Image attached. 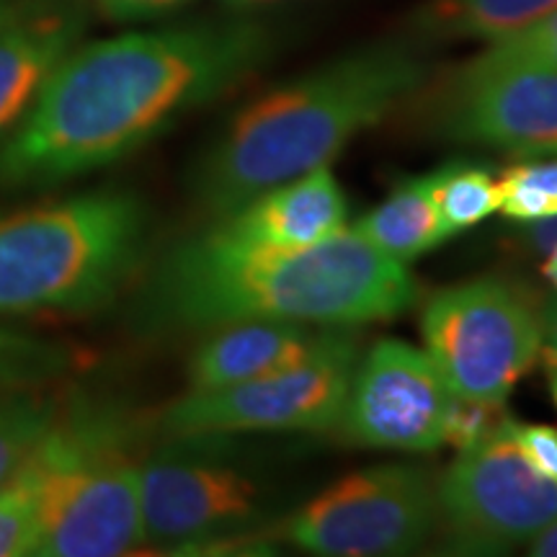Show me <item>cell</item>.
Here are the masks:
<instances>
[{
    "label": "cell",
    "mask_w": 557,
    "mask_h": 557,
    "mask_svg": "<svg viewBox=\"0 0 557 557\" xmlns=\"http://www.w3.org/2000/svg\"><path fill=\"white\" fill-rule=\"evenodd\" d=\"M269 52L271 34L250 18L78 45L0 139V189H52L107 169L240 86Z\"/></svg>",
    "instance_id": "cell-1"
},
{
    "label": "cell",
    "mask_w": 557,
    "mask_h": 557,
    "mask_svg": "<svg viewBox=\"0 0 557 557\" xmlns=\"http://www.w3.org/2000/svg\"><path fill=\"white\" fill-rule=\"evenodd\" d=\"M416 297L406 263L354 230L305 248H250L205 227L143 276L129 320L145 336L207 333L243 320L361 325L400 315Z\"/></svg>",
    "instance_id": "cell-2"
},
{
    "label": "cell",
    "mask_w": 557,
    "mask_h": 557,
    "mask_svg": "<svg viewBox=\"0 0 557 557\" xmlns=\"http://www.w3.org/2000/svg\"><path fill=\"white\" fill-rule=\"evenodd\" d=\"M426 67L403 45L351 52L246 103L191 173L209 220L329 165L361 132L413 96Z\"/></svg>",
    "instance_id": "cell-3"
},
{
    "label": "cell",
    "mask_w": 557,
    "mask_h": 557,
    "mask_svg": "<svg viewBox=\"0 0 557 557\" xmlns=\"http://www.w3.org/2000/svg\"><path fill=\"white\" fill-rule=\"evenodd\" d=\"M150 248V212L99 189L0 214V315L94 312L122 295Z\"/></svg>",
    "instance_id": "cell-4"
},
{
    "label": "cell",
    "mask_w": 557,
    "mask_h": 557,
    "mask_svg": "<svg viewBox=\"0 0 557 557\" xmlns=\"http://www.w3.org/2000/svg\"><path fill=\"white\" fill-rule=\"evenodd\" d=\"M156 426L127 403L65 398L39 444L45 472L34 557H114L145 545L143 459Z\"/></svg>",
    "instance_id": "cell-5"
},
{
    "label": "cell",
    "mask_w": 557,
    "mask_h": 557,
    "mask_svg": "<svg viewBox=\"0 0 557 557\" xmlns=\"http://www.w3.org/2000/svg\"><path fill=\"white\" fill-rule=\"evenodd\" d=\"M240 436L156 434L139 478L145 545L160 553L267 545L274 480Z\"/></svg>",
    "instance_id": "cell-6"
},
{
    "label": "cell",
    "mask_w": 557,
    "mask_h": 557,
    "mask_svg": "<svg viewBox=\"0 0 557 557\" xmlns=\"http://www.w3.org/2000/svg\"><path fill=\"white\" fill-rule=\"evenodd\" d=\"M421 333L455 398L506 403L542 357L540 302L496 276L436 292L421 312Z\"/></svg>",
    "instance_id": "cell-7"
},
{
    "label": "cell",
    "mask_w": 557,
    "mask_h": 557,
    "mask_svg": "<svg viewBox=\"0 0 557 557\" xmlns=\"http://www.w3.org/2000/svg\"><path fill=\"white\" fill-rule=\"evenodd\" d=\"M359 359L361 346L354 333L325 331L295 367L233 387L186 389L152 416V426L158 436L329 431L338 426Z\"/></svg>",
    "instance_id": "cell-8"
},
{
    "label": "cell",
    "mask_w": 557,
    "mask_h": 557,
    "mask_svg": "<svg viewBox=\"0 0 557 557\" xmlns=\"http://www.w3.org/2000/svg\"><path fill=\"white\" fill-rule=\"evenodd\" d=\"M438 527L436 485L416 465H374L341 478L267 532L323 557L410 555Z\"/></svg>",
    "instance_id": "cell-9"
},
{
    "label": "cell",
    "mask_w": 557,
    "mask_h": 557,
    "mask_svg": "<svg viewBox=\"0 0 557 557\" xmlns=\"http://www.w3.org/2000/svg\"><path fill=\"white\" fill-rule=\"evenodd\" d=\"M513 423L506 416L496 431L459 449L436 485L438 524L457 549L498 553L557 519V480L529 462Z\"/></svg>",
    "instance_id": "cell-10"
},
{
    "label": "cell",
    "mask_w": 557,
    "mask_h": 557,
    "mask_svg": "<svg viewBox=\"0 0 557 557\" xmlns=\"http://www.w3.org/2000/svg\"><path fill=\"white\" fill-rule=\"evenodd\" d=\"M451 389L426 351L382 338L359 359L338 426L357 447L431 451L444 444Z\"/></svg>",
    "instance_id": "cell-11"
},
{
    "label": "cell",
    "mask_w": 557,
    "mask_h": 557,
    "mask_svg": "<svg viewBox=\"0 0 557 557\" xmlns=\"http://www.w3.org/2000/svg\"><path fill=\"white\" fill-rule=\"evenodd\" d=\"M444 137L487 145L511 156L557 152V70L451 73L434 101Z\"/></svg>",
    "instance_id": "cell-12"
},
{
    "label": "cell",
    "mask_w": 557,
    "mask_h": 557,
    "mask_svg": "<svg viewBox=\"0 0 557 557\" xmlns=\"http://www.w3.org/2000/svg\"><path fill=\"white\" fill-rule=\"evenodd\" d=\"M90 21V0H26L0 24V139L29 114Z\"/></svg>",
    "instance_id": "cell-13"
},
{
    "label": "cell",
    "mask_w": 557,
    "mask_h": 557,
    "mask_svg": "<svg viewBox=\"0 0 557 557\" xmlns=\"http://www.w3.org/2000/svg\"><path fill=\"white\" fill-rule=\"evenodd\" d=\"M346 197L329 165L269 189L212 220L207 230L250 248H305L346 225Z\"/></svg>",
    "instance_id": "cell-14"
},
{
    "label": "cell",
    "mask_w": 557,
    "mask_h": 557,
    "mask_svg": "<svg viewBox=\"0 0 557 557\" xmlns=\"http://www.w3.org/2000/svg\"><path fill=\"white\" fill-rule=\"evenodd\" d=\"M207 333L186 364L191 393L243 385L295 367L325 336V331L289 320H243Z\"/></svg>",
    "instance_id": "cell-15"
},
{
    "label": "cell",
    "mask_w": 557,
    "mask_h": 557,
    "mask_svg": "<svg viewBox=\"0 0 557 557\" xmlns=\"http://www.w3.org/2000/svg\"><path fill=\"white\" fill-rule=\"evenodd\" d=\"M351 230L398 263L416 261L418 256L455 238L431 197L429 173L403 181L398 189Z\"/></svg>",
    "instance_id": "cell-16"
},
{
    "label": "cell",
    "mask_w": 557,
    "mask_h": 557,
    "mask_svg": "<svg viewBox=\"0 0 557 557\" xmlns=\"http://www.w3.org/2000/svg\"><path fill=\"white\" fill-rule=\"evenodd\" d=\"M557 11V0H431L413 29L431 39L493 41Z\"/></svg>",
    "instance_id": "cell-17"
},
{
    "label": "cell",
    "mask_w": 557,
    "mask_h": 557,
    "mask_svg": "<svg viewBox=\"0 0 557 557\" xmlns=\"http://www.w3.org/2000/svg\"><path fill=\"white\" fill-rule=\"evenodd\" d=\"M65 398L50 387H26L0 398V485L29 462L60 418Z\"/></svg>",
    "instance_id": "cell-18"
},
{
    "label": "cell",
    "mask_w": 557,
    "mask_h": 557,
    "mask_svg": "<svg viewBox=\"0 0 557 557\" xmlns=\"http://www.w3.org/2000/svg\"><path fill=\"white\" fill-rule=\"evenodd\" d=\"M429 186L442 220L455 235L498 212V181L480 165H444L429 173Z\"/></svg>",
    "instance_id": "cell-19"
},
{
    "label": "cell",
    "mask_w": 557,
    "mask_h": 557,
    "mask_svg": "<svg viewBox=\"0 0 557 557\" xmlns=\"http://www.w3.org/2000/svg\"><path fill=\"white\" fill-rule=\"evenodd\" d=\"M45 472L34 451L29 462L0 485V557H34L39 534Z\"/></svg>",
    "instance_id": "cell-20"
},
{
    "label": "cell",
    "mask_w": 557,
    "mask_h": 557,
    "mask_svg": "<svg viewBox=\"0 0 557 557\" xmlns=\"http://www.w3.org/2000/svg\"><path fill=\"white\" fill-rule=\"evenodd\" d=\"M73 359L65 346L0 325V398L26 387L50 385Z\"/></svg>",
    "instance_id": "cell-21"
},
{
    "label": "cell",
    "mask_w": 557,
    "mask_h": 557,
    "mask_svg": "<svg viewBox=\"0 0 557 557\" xmlns=\"http://www.w3.org/2000/svg\"><path fill=\"white\" fill-rule=\"evenodd\" d=\"M521 67L557 70V11L537 18L524 29L487 41V47L478 58L465 62L455 73L483 75Z\"/></svg>",
    "instance_id": "cell-22"
},
{
    "label": "cell",
    "mask_w": 557,
    "mask_h": 557,
    "mask_svg": "<svg viewBox=\"0 0 557 557\" xmlns=\"http://www.w3.org/2000/svg\"><path fill=\"white\" fill-rule=\"evenodd\" d=\"M506 416L504 403L468 400L451 395L447 421H444V444H451L457 449L470 447L491 431H496Z\"/></svg>",
    "instance_id": "cell-23"
},
{
    "label": "cell",
    "mask_w": 557,
    "mask_h": 557,
    "mask_svg": "<svg viewBox=\"0 0 557 557\" xmlns=\"http://www.w3.org/2000/svg\"><path fill=\"white\" fill-rule=\"evenodd\" d=\"M513 436L521 451L540 472L557 480V429L545 423H513Z\"/></svg>",
    "instance_id": "cell-24"
},
{
    "label": "cell",
    "mask_w": 557,
    "mask_h": 557,
    "mask_svg": "<svg viewBox=\"0 0 557 557\" xmlns=\"http://www.w3.org/2000/svg\"><path fill=\"white\" fill-rule=\"evenodd\" d=\"M500 181L529 186V189H537L545 194V197L557 201V152L549 158L527 160V163L511 165V169L500 173Z\"/></svg>",
    "instance_id": "cell-25"
},
{
    "label": "cell",
    "mask_w": 557,
    "mask_h": 557,
    "mask_svg": "<svg viewBox=\"0 0 557 557\" xmlns=\"http://www.w3.org/2000/svg\"><path fill=\"white\" fill-rule=\"evenodd\" d=\"M94 3L99 5L103 16L129 24V21H148L163 16V13L176 11L181 5L191 3V0H94Z\"/></svg>",
    "instance_id": "cell-26"
},
{
    "label": "cell",
    "mask_w": 557,
    "mask_h": 557,
    "mask_svg": "<svg viewBox=\"0 0 557 557\" xmlns=\"http://www.w3.org/2000/svg\"><path fill=\"white\" fill-rule=\"evenodd\" d=\"M511 243H517V246L524 250H532V253H545L547 248H553L557 243V214L549 220L519 227L517 233L511 235Z\"/></svg>",
    "instance_id": "cell-27"
},
{
    "label": "cell",
    "mask_w": 557,
    "mask_h": 557,
    "mask_svg": "<svg viewBox=\"0 0 557 557\" xmlns=\"http://www.w3.org/2000/svg\"><path fill=\"white\" fill-rule=\"evenodd\" d=\"M540 329H542V357L557 359V297L540 302Z\"/></svg>",
    "instance_id": "cell-28"
},
{
    "label": "cell",
    "mask_w": 557,
    "mask_h": 557,
    "mask_svg": "<svg viewBox=\"0 0 557 557\" xmlns=\"http://www.w3.org/2000/svg\"><path fill=\"white\" fill-rule=\"evenodd\" d=\"M529 555L557 557V519L549 521L545 529H540V532L529 540Z\"/></svg>",
    "instance_id": "cell-29"
},
{
    "label": "cell",
    "mask_w": 557,
    "mask_h": 557,
    "mask_svg": "<svg viewBox=\"0 0 557 557\" xmlns=\"http://www.w3.org/2000/svg\"><path fill=\"white\" fill-rule=\"evenodd\" d=\"M542 256H545V261H542V276L557 289V243L553 248H547Z\"/></svg>",
    "instance_id": "cell-30"
},
{
    "label": "cell",
    "mask_w": 557,
    "mask_h": 557,
    "mask_svg": "<svg viewBox=\"0 0 557 557\" xmlns=\"http://www.w3.org/2000/svg\"><path fill=\"white\" fill-rule=\"evenodd\" d=\"M225 3L233 5V9H261V5L282 3V0H225Z\"/></svg>",
    "instance_id": "cell-31"
},
{
    "label": "cell",
    "mask_w": 557,
    "mask_h": 557,
    "mask_svg": "<svg viewBox=\"0 0 557 557\" xmlns=\"http://www.w3.org/2000/svg\"><path fill=\"white\" fill-rule=\"evenodd\" d=\"M24 3L26 0H0V24H3L9 16H13V13H16Z\"/></svg>",
    "instance_id": "cell-32"
},
{
    "label": "cell",
    "mask_w": 557,
    "mask_h": 557,
    "mask_svg": "<svg viewBox=\"0 0 557 557\" xmlns=\"http://www.w3.org/2000/svg\"><path fill=\"white\" fill-rule=\"evenodd\" d=\"M549 395H553V403H555V408H557V364H553V361H549Z\"/></svg>",
    "instance_id": "cell-33"
},
{
    "label": "cell",
    "mask_w": 557,
    "mask_h": 557,
    "mask_svg": "<svg viewBox=\"0 0 557 557\" xmlns=\"http://www.w3.org/2000/svg\"><path fill=\"white\" fill-rule=\"evenodd\" d=\"M547 364H549V361H547ZM553 364H555V361H553Z\"/></svg>",
    "instance_id": "cell-34"
}]
</instances>
